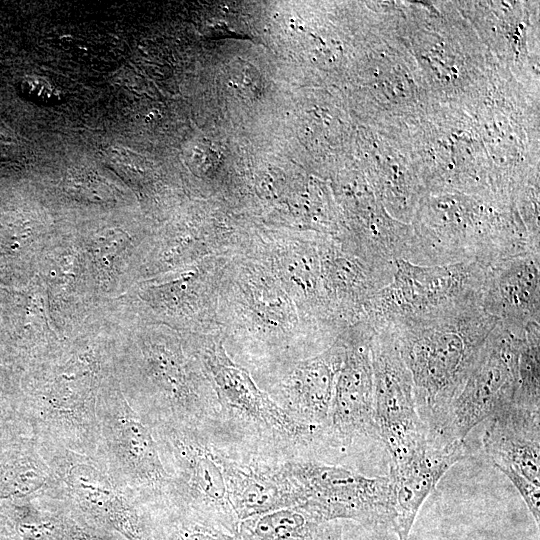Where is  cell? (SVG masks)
<instances>
[{"label":"cell","mask_w":540,"mask_h":540,"mask_svg":"<svg viewBox=\"0 0 540 540\" xmlns=\"http://www.w3.org/2000/svg\"><path fill=\"white\" fill-rule=\"evenodd\" d=\"M217 321L226 352L250 373L314 356L337 338L308 321L269 269L247 254L222 269Z\"/></svg>","instance_id":"obj_1"},{"label":"cell","mask_w":540,"mask_h":540,"mask_svg":"<svg viewBox=\"0 0 540 540\" xmlns=\"http://www.w3.org/2000/svg\"><path fill=\"white\" fill-rule=\"evenodd\" d=\"M498 322L480 300H468L380 328L391 332L410 371L429 440L438 438L452 401Z\"/></svg>","instance_id":"obj_2"},{"label":"cell","mask_w":540,"mask_h":540,"mask_svg":"<svg viewBox=\"0 0 540 540\" xmlns=\"http://www.w3.org/2000/svg\"><path fill=\"white\" fill-rule=\"evenodd\" d=\"M192 351L209 379L220 407L215 448L278 460L314 459L322 427L303 424L281 409L250 372L226 352L219 333L194 334Z\"/></svg>","instance_id":"obj_3"},{"label":"cell","mask_w":540,"mask_h":540,"mask_svg":"<svg viewBox=\"0 0 540 540\" xmlns=\"http://www.w3.org/2000/svg\"><path fill=\"white\" fill-rule=\"evenodd\" d=\"M126 381L123 394L151 425L190 426L218 440L220 407L188 340L144 338L126 358Z\"/></svg>","instance_id":"obj_4"},{"label":"cell","mask_w":540,"mask_h":540,"mask_svg":"<svg viewBox=\"0 0 540 540\" xmlns=\"http://www.w3.org/2000/svg\"><path fill=\"white\" fill-rule=\"evenodd\" d=\"M82 351L63 362L43 364L23 391L25 411L36 441L96 455L99 440L97 401L102 360Z\"/></svg>","instance_id":"obj_5"},{"label":"cell","mask_w":540,"mask_h":540,"mask_svg":"<svg viewBox=\"0 0 540 540\" xmlns=\"http://www.w3.org/2000/svg\"><path fill=\"white\" fill-rule=\"evenodd\" d=\"M412 232L408 261L417 265L490 266L527 253L540 254L523 224L482 204L437 200L421 213Z\"/></svg>","instance_id":"obj_6"},{"label":"cell","mask_w":540,"mask_h":540,"mask_svg":"<svg viewBox=\"0 0 540 540\" xmlns=\"http://www.w3.org/2000/svg\"><path fill=\"white\" fill-rule=\"evenodd\" d=\"M36 442L59 481V498L82 523L123 540H154L160 504L128 487L96 455Z\"/></svg>","instance_id":"obj_7"},{"label":"cell","mask_w":540,"mask_h":540,"mask_svg":"<svg viewBox=\"0 0 540 540\" xmlns=\"http://www.w3.org/2000/svg\"><path fill=\"white\" fill-rule=\"evenodd\" d=\"M372 333L371 326L360 321L339 334L343 357L322 427L317 461L344 465L371 444L381 443L374 410Z\"/></svg>","instance_id":"obj_8"},{"label":"cell","mask_w":540,"mask_h":540,"mask_svg":"<svg viewBox=\"0 0 540 540\" xmlns=\"http://www.w3.org/2000/svg\"><path fill=\"white\" fill-rule=\"evenodd\" d=\"M96 456L136 493L156 504L167 502L170 476L162 462L153 427L126 399L113 379L98 395Z\"/></svg>","instance_id":"obj_9"},{"label":"cell","mask_w":540,"mask_h":540,"mask_svg":"<svg viewBox=\"0 0 540 540\" xmlns=\"http://www.w3.org/2000/svg\"><path fill=\"white\" fill-rule=\"evenodd\" d=\"M152 427L171 480L167 502L187 508L235 535L239 520L209 438L185 425L156 423Z\"/></svg>","instance_id":"obj_10"},{"label":"cell","mask_w":540,"mask_h":540,"mask_svg":"<svg viewBox=\"0 0 540 540\" xmlns=\"http://www.w3.org/2000/svg\"><path fill=\"white\" fill-rule=\"evenodd\" d=\"M392 281L365 304L360 321L372 328H388L468 300H480L488 266L477 262L417 265L394 261Z\"/></svg>","instance_id":"obj_11"},{"label":"cell","mask_w":540,"mask_h":540,"mask_svg":"<svg viewBox=\"0 0 540 540\" xmlns=\"http://www.w3.org/2000/svg\"><path fill=\"white\" fill-rule=\"evenodd\" d=\"M284 467L298 487L300 505L322 523L351 520L367 529L390 527V479L314 459H290Z\"/></svg>","instance_id":"obj_12"},{"label":"cell","mask_w":540,"mask_h":540,"mask_svg":"<svg viewBox=\"0 0 540 540\" xmlns=\"http://www.w3.org/2000/svg\"><path fill=\"white\" fill-rule=\"evenodd\" d=\"M324 234L285 235L250 232L244 254L264 264L311 323L338 337L346 327L327 292L322 244Z\"/></svg>","instance_id":"obj_13"},{"label":"cell","mask_w":540,"mask_h":540,"mask_svg":"<svg viewBox=\"0 0 540 540\" xmlns=\"http://www.w3.org/2000/svg\"><path fill=\"white\" fill-rule=\"evenodd\" d=\"M523 330L498 322L488 336L461 391L452 401L436 440H463L479 423L514 403Z\"/></svg>","instance_id":"obj_14"},{"label":"cell","mask_w":540,"mask_h":540,"mask_svg":"<svg viewBox=\"0 0 540 540\" xmlns=\"http://www.w3.org/2000/svg\"><path fill=\"white\" fill-rule=\"evenodd\" d=\"M372 330L375 420L391 465L422 450L428 438L417 412L412 376L393 335L387 329Z\"/></svg>","instance_id":"obj_15"},{"label":"cell","mask_w":540,"mask_h":540,"mask_svg":"<svg viewBox=\"0 0 540 540\" xmlns=\"http://www.w3.org/2000/svg\"><path fill=\"white\" fill-rule=\"evenodd\" d=\"M343 357L339 336L324 351L250 373L256 384L293 419L323 427Z\"/></svg>","instance_id":"obj_16"},{"label":"cell","mask_w":540,"mask_h":540,"mask_svg":"<svg viewBox=\"0 0 540 540\" xmlns=\"http://www.w3.org/2000/svg\"><path fill=\"white\" fill-rule=\"evenodd\" d=\"M213 448L222 466L230 504L239 521L303 503L298 487L284 467L285 460Z\"/></svg>","instance_id":"obj_17"},{"label":"cell","mask_w":540,"mask_h":540,"mask_svg":"<svg viewBox=\"0 0 540 540\" xmlns=\"http://www.w3.org/2000/svg\"><path fill=\"white\" fill-rule=\"evenodd\" d=\"M463 440L427 445L412 457L389 465L390 527L398 540H409L418 512L446 472L466 458Z\"/></svg>","instance_id":"obj_18"},{"label":"cell","mask_w":540,"mask_h":540,"mask_svg":"<svg viewBox=\"0 0 540 540\" xmlns=\"http://www.w3.org/2000/svg\"><path fill=\"white\" fill-rule=\"evenodd\" d=\"M480 304L510 328L540 324V254L527 253L488 266Z\"/></svg>","instance_id":"obj_19"},{"label":"cell","mask_w":540,"mask_h":540,"mask_svg":"<svg viewBox=\"0 0 540 540\" xmlns=\"http://www.w3.org/2000/svg\"><path fill=\"white\" fill-rule=\"evenodd\" d=\"M482 444L505 476L519 475L540 487V410L515 405L490 417Z\"/></svg>","instance_id":"obj_20"},{"label":"cell","mask_w":540,"mask_h":540,"mask_svg":"<svg viewBox=\"0 0 540 540\" xmlns=\"http://www.w3.org/2000/svg\"><path fill=\"white\" fill-rule=\"evenodd\" d=\"M3 540H123L82 523L62 499L38 495L0 504Z\"/></svg>","instance_id":"obj_21"},{"label":"cell","mask_w":540,"mask_h":540,"mask_svg":"<svg viewBox=\"0 0 540 540\" xmlns=\"http://www.w3.org/2000/svg\"><path fill=\"white\" fill-rule=\"evenodd\" d=\"M38 495L59 497V481L35 438L0 449V504Z\"/></svg>","instance_id":"obj_22"},{"label":"cell","mask_w":540,"mask_h":540,"mask_svg":"<svg viewBox=\"0 0 540 540\" xmlns=\"http://www.w3.org/2000/svg\"><path fill=\"white\" fill-rule=\"evenodd\" d=\"M323 524L301 506L283 508L239 521L234 540H317Z\"/></svg>","instance_id":"obj_23"},{"label":"cell","mask_w":540,"mask_h":540,"mask_svg":"<svg viewBox=\"0 0 540 540\" xmlns=\"http://www.w3.org/2000/svg\"><path fill=\"white\" fill-rule=\"evenodd\" d=\"M154 540H234V535L187 508L166 502L157 507Z\"/></svg>","instance_id":"obj_24"},{"label":"cell","mask_w":540,"mask_h":540,"mask_svg":"<svg viewBox=\"0 0 540 540\" xmlns=\"http://www.w3.org/2000/svg\"><path fill=\"white\" fill-rule=\"evenodd\" d=\"M514 404L540 410V324L530 323L523 332L518 359V387Z\"/></svg>","instance_id":"obj_25"},{"label":"cell","mask_w":540,"mask_h":540,"mask_svg":"<svg viewBox=\"0 0 540 540\" xmlns=\"http://www.w3.org/2000/svg\"><path fill=\"white\" fill-rule=\"evenodd\" d=\"M23 85L31 97L42 103L59 99L58 91L45 79L39 77L26 78Z\"/></svg>","instance_id":"obj_26"},{"label":"cell","mask_w":540,"mask_h":540,"mask_svg":"<svg viewBox=\"0 0 540 540\" xmlns=\"http://www.w3.org/2000/svg\"><path fill=\"white\" fill-rule=\"evenodd\" d=\"M317 540H343L342 526L339 521L324 523Z\"/></svg>","instance_id":"obj_27"},{"label":"cell","mask_w":540,"mask_h":540,"mask_svg":"<svg viewBox=\"0 0 540 540\" xmlns=\"http://www.w3.org/2000/svg\"><path fill=\"white\" fill-rule=\"evenodd\" d=\"M0 540H3L2 538H0Z\"/></svg>","instance_id":"obj_28"}]
</instances>
